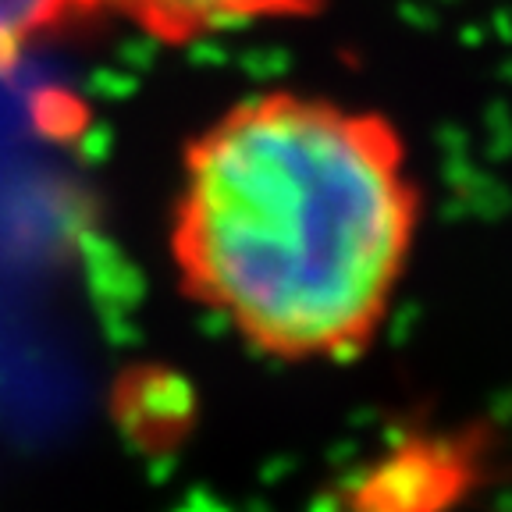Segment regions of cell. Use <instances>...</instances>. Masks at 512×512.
Segmentation results:
<instances>
[{"mask_svg":"<svg viewBox=\"0 0 512 512\" xmlns=\"http://www.w3.org/2000/svg\"><path fill=\"white\" fill-rule=\"evenodd\" d=\"M491 473L484 427H409L335 488V512H459Z\"/></svg>","mask_w":512,"mask_h":512,"instance_id":"7a4b0ae2","label":"cell"},{"mask_svg":"<svg viewBox=\"0 0 512 512\" xmlns=\"http://www.w3.org/2000/svg\"><path fill=\"white\" fill-rule=\"evenodd\" d=\"M416 221L420 192L392 121L278 89L189 143L171 260L185 292L256 352L338 363L374 345Z\"/></svg>","mask_w":512,"mask_h":512,"instance_id":"6da1fadb","label":"cell"},{"mask_svg":"<svg viewBox=\"0 0 512 512\" xmlns=\"http://www.w3.org/2000/svg\"><path fill=\"white\" fill-rule=\"evenodd\" d=\"M86 11H93L89 0H0V64Z\"/></svg>","mask_w":512,"mask_h":512,"instance_id":"5b68a950","label":"cell"},{"mask_svg":"<svg viewBox=\"0 0 512 512\" xmlns=\"http://www.w3.org/2000/svg\"><path fill=\"white\" fill-rule=\"evenodd\" d=\"M96 8H111L121 18L150 32L164 43H189L210 32L235 29L278 18H306L324 0H89Z\"/></svg>","mask_w":512,"mask_h":512,"instance_id":"3957f363","label":"cell"},{"mask_svg":"<svg viewBox=\"0 0 512 512\" xmlns=\"http://www.w3.org/2000/svg\"><path fill=\"white\" fill-rule=\"evenodd\" d=\"M118 427L150 456H164L185 445L196 427V395L178 374L136 370L118 384L114 395Z\"/></svg>","mask_w":512,"mask_h":512,"instance_id":"277c9868","label":"cell"}]
</instances>
